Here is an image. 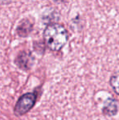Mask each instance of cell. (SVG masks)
<instances>
[{
  "instance_id": "obj_1",
  "label": "cell",
  "mask_w": 119,
  "mask_h": 120,
  "mask_svg": "<svg viewBox=\"0 0 119 120\" xmlns=\"http://www.w3.org/2000/svg\"><path fill=\"white\" fill-rule=\"evenodd\" d=\"M43 40L46 46L52 52H59L69 41V32L60 23H50L43 30Z\"/></svg>"
},
{
  "instance_id": "obj_3",
  "label": "cell",
  "mask_w": 119,
  "mask_h": 120,
  "mask_svg": "<svg viewBox=\"0 0 119 120\" xmlns=\"http://www.w3.org/2000/svg\"><path fill=\"white\" fill-rule=\"evenodd\" d=\"M33 56L31 52L25 50L21 51L15 59V63L17 67L23 70H29L33 65Z\"/></svg>"
},
{
  "instance_id": "obj_5",
  "label": "cell",
  "mask_w": 119,
  "mask_h": 120,
  "mask_svg": "<svg viewBox=\"0 0 119 120\" xmlns=\"http://www.w3.org/2000/svg\"><path fill=\"white\" fill-rule=\"evenodd\" d=\"M33 30V24L31 22V21L27 18L23 19L21 21V22L18 24L16 27V34L21 38H25L29 35V34Z\"/></svg>"
},
{
  "instance_id": "obj_8",
  "label": "cell",
  "mask_w": 119,
  "mask_h": 120,
  "mask_svg": "<svg viewBox=\"0 0 119 120\" xmlns=\"http://www.w3.org/2000/svg\"><path fill=\"white\" fill-rule=\"evenodd\" d=\"M67 1H68V0H53V2H54V3H59V4H60V3H67Z\"/></svg>"
},
{
  "instance_id": "obj_7",
  "label": "cell",
  "mask_w": 119,
  "mask_h": 120,
  "mask_svg": "<svg viewBox=\"0 0 119 120\" xmlns=\"http://www.w3.org/2000/svg\"><path fill=\"white\" fill-rule=\"evenodd\" d=\"M12 2H14V0H0V5H9Z\"/></svg>"
},
{
  "instance_id": "obj_2",
  "label": "cell",
  "mask_w": 119,
  "mask_h": 120,
  "mask_svg": "<svg viewBox=\"0 0 119 120\" xmlns=\"http://www.w3.org/2000/svg\"><path fill=\"white\" fill-rule=\"evenodd\" d=\"M37 101V95L33 92L23 94L17 100L14 108V114L16 116H23L31 110Z\"/></svg>"
},
{
  "instance_id": "obj_4",
  "label": "cell",
  "mask_w": 119,
  "mask_h": 120,
  "mask_svg": "<svg viewBox=\"0 0 119 120\" xmlns=\"http://www.w3.org/2000/svg\"><path fill=\"white\" fill-rule=\"evenodd\" d=\"M119 111V103L115 98L108 97L105 100L102 107V114L107 117H113Z\"/></svg>"
},
{
  "instance_id": "obj_6",
  "label": "cell",
  "mask_w": 119,
  "mask_h": 120,
  "mask_svg": "<svg viewBox=\"0 0 119 120\" xmlns=\"http://www.w3.org/2000/svg\"><path fill=\"white\" fill-rule=\"evenodd\" d=\"M109 85L113 92L119 96V71L115 72L111 75L109 79Z\"/></svg>"
}]
</instances>
